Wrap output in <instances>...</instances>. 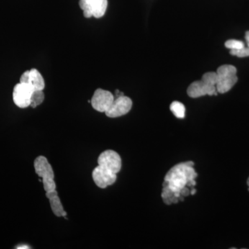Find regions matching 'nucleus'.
<instances>
[{
	"label": "nucleus",
	"mask_w": 249,
	"mask_h": 249,
	"mask_svg": "<svg viewBox=\"0 0 249 249\" xmlns=\"http://www.w3.org/2000/svg\"><path fill=\"white\" fill-rule=\"evenodd\" d=\"M20 83H27L35 90H44L45 88V80L40 72L36 69H32L24 72L21 76Z\"/></svg>",
	"instance_id": "9d476101"
},
{
	"label": "nucleus",
	"mask_w": 249,
	"mask_h": 249,
	"mask_svg": "<svg viewBox=\"0 0 249 249\" xmlns=\"http://www.w3.org/2000/svg\"><path fill=\"white\" fill-rule=\"evenodd\" d=\"M196 193V189H193L191 191V195H195Z\"/></svg>",
	"instance_id": "aec40b11"
},
{
	"label": "nucleus",
	"mask_w": 249,
	"mask_h": 249,
	"mask_svg": "<svg viewBox=\"0 0 249 249\" xmlns=\"http://www.w3.org/2000/svg\"><path fill=\"white\" fill-rule=\"evenodd\" d=\"M45 100V93L43 90H35L31 96V107L36 108L40 106L41 103Z\"/></svg>",
	"instance_id": "2eb2a0df"
},
{
	"label": "nucleus",
	"mask_w": 249,
	"mask_h": 249,
	"mask_svg": "<svg viewBox=\"0 0 249 249\" xmlns=\"http://www.w3.org/2000/svg\"><path fill=\"white\" fill-rule=\"evenodd\" d=\"M170 110L173 113L174 115L178 119H183L185 117L186 108L182 103L175 101L170 105Z\"/></svg>",
	"instance_id": "4468645a"
},
{
	"label": "nucleus",
	"mask_w": 249,
	"mask_h": 249,
	"mask_svg": "<svg viewBox=\"0 0 249 249\" xmlns=\"http://www.w3.org/2000/svg\"></svg>",
	"instance_id": "4be33fe9"
},
{
	"label": "nucleus",
	"mask_w": 249,
	"mask_h": 249,
	"mask_svg": "<svg viewBox=\"0 0 249 249\" xmlns=\"http://www.w3.org/2000/svg\"><path fill=\"white\" fill-rule=\"evenodd\" d=\"M225 47L227 48L234 50V49H238L245 47V43L242 41L237 40H229L225 42Z\"/></svg>",
	"instance_id": "dca6fc26"
},
{
	"label": "nucleus",
	"mask_w": 249,
	"mask_h": 249,
	"mask_svg": "<svg viewBox=\"0 0 249 249\" xmlns=\"http://www.w3.org/2000/svg\"><path fill=\"white\" fill-rule=\"evenodd\" d=\"M18 249H29V247L28 246H20V247H17Z\"/></svg>",
	"instance_id": "6ab92c4d"
},
{
	"label": "nucleus",
	"mask_w": 249,
	"mask_h": 249,
	"mask_svg": "<svg viewBox=\"0 0 249 249\" xmlns=\"http://www.w3.org/2000/svg\"><path fill=\"white\" fill-rule=\"evenodd\" d=\"M245 39L247 40V46H248L249 48V31L246 32Z\"/></svg>",
	"instance_id": "a211bd4d"
},
{
	"label": "nucleus",
	"mask_w": 249,
	"mask_h": 249,
	"mask_svg": "<svg viewBox=\"0 0 249 249\" xmlns=\"http://www.w3.org/2000/svg\"><path fill=\"white\" fill-rule=\"evenodd\" d=\"M217 73L208 72L203 75L201 80L192 83L188 89L187 93L191 98H196L209 95H217L216 84H217Z\"/></svg>",
	"instance_id": "f03ea898"
},
{
	"label": "nucleus",
	"mask_w": 249,
	"mask_h": 249,
	"mask_svg": "<svg viewBox=\"0 0 249 249\" xmlns=\"http://www.w3.org/2000/svg\"><path fill=\"white\" fill-rule=\"evenodd\" d=\"M34 168L36 174L42 178V181L45 191L50 192L55 190L56 185L54 181L53 168L47 159L43 156L37 157L34 161Z\"/></svg>",
	"instance_id": "20e7f679"
},
{
	"label": "nucleus",
	"mask_w": 249,
	"mask_h": 249,
	"mask_svg": "<svg viewBox=\"0 0 249 249\" xmlns=\"http://www.w3.org/2000/svg\"><path fill=\"white\" fill-rule=\"evenodd\" d=\"M34 90L27 83H18L15 86L13 92L14 103L19 108H27L31 105V96Z\"/></svg>",
	"instance_id": "423d86ee"
},
{
	"label": "nucleus",
	"mask_w": 249,
	"mask_h": 249,
	"mask_svg": "<svg viewBox=\"0 0 249 249\" xmlns=\"http://www.w3.org/2000/svg\"><path fill=\"white\" fill-rule=\"evenodd\" d=\"M230 53L232 55H235L240 58L249 56V48L245 47L238 49H234V50H231Z\"/></svg>",
	"instance_id": "f3484780"
},
{
	"label": "nucleus",
	"mask_w": 249,
	"mask_h": 249,
	"mask_svg": "<svg viewBox=\"0 0 249 249\" xmlns=\"http://www.w3.org/2000/svg\"><path fill=\"white\" fill-rule=\"evenodd\" d=\"M247 184H248V186L249 187V178H248V180H247Z\"/></svg>",
	"instance_id": "412c9836"
},
{
	"label": "nucleus",
	"mask_w": 249,
	"mask_h": 249,
	"mask_svg": "<svg viewBox=\"0 0 249 249\" xmlns=\"http://www.w3.org/2000/svg\"><path fill=\"white\" fill-rule=\"evenodd\" d=\"M46 196L49 199L52 211L55 215H56L57 217H65L67 215V212L64 211L63 206H62L56 190L46 192Z\"/></svg>",
	"instance_id": "9b49d317"
},
{
	"label": "nucleus",
	"mask_w": 249,
	"mask_h": 249,
	"mask_svg": "<svg viewBox=\"0 0 249 249\" xmlns=\"http://www.w3.org/2000/svg\"><path fill=\"white\" fill-rule=\"evenodd\" d=\"M114 101V96L110 91L98 89L93 93L91 103L95 110L106 113Z\"/></svg>",
	"instance_id": "0eeeda50"
},
{
	"label": "nucleus",
	"mask_w": 249,
	"mask_h": 249,
	"mask_svg": "<svg viewBox=\"0 0 249 249\" xmlns=\"http://www.w3.org/2000/svg\"><path fill=\"white\" fill-rule=\"evenodd\" d=\"M216 89L218 93H224L230 91L237 82V70L230 65H224L217 69Z\"/></svg>",
	"instance_id": "7ed1b4c3"
},
{
	"label": "nucleus",
	"mask_w": 249,
	"mask_h": 249,
	"mask_svg": "<svg viewBox=\"0 0 249 249\" xmlns=\"http://www.w3.org/2000/svg\"><path fill=\"white\" fill-rule=\"evenodd\" d=\"M92 178L96 186L101 188H106L115 183L116 174L112 173L98 165L93 170Z\"/></svg>",
	"instance_id": "1a4fd4ad"
},
{
	"label": "nucleus",
	"mask_w": 249,
	"mask_h": 249,
	"mask_svg": "<svg viewBox=\"0 0 249 249\" xmlns=\"http://www.w3.org/2000/svg\"><path fill=\"white\" fill-rule=\"evenodd\" d=\"M132 107V101L127 96H119L114 99L110 107L106 111V116L109 118L120 117L125 115Z\"/></svg>",
	"instance_id": "6e6552de"
},
{
	"label": "nucleus",
	"mask_w": 249,
	"mask_h": 249,
	"mask_svg": "<svg viewBox=\"0 0 249 249\" xmlns=\"http://www.w3.org/2000/svg\"><path fill=\"white\" fill-rule=\"evenodd\" d=\"M121 163V158L119 154L110 150L102 152L98 159V165L114 174L120 171L122 165Z\"/></svg>",
	"instance_id": "39448f33"
},
{
	"label": "nucleus",
	"mask_w": 249,
	"mask_h": 249,
	"mask_svg": "<svg viewBox=\"0 0 249 249\" xmlns=\"http://www.w3.org/2000/svg\"><path fill=\"white\" fill-rule=\"evenodd\" d=\"M108 5L107 0H98L93 12V17L102 18L106 14Z\"/></svg>",
	"instance_id": "ddd939ff"
},
{
	"label": "nucleus",
	"mask_w": 249,
	"mask_h": 249,
	"mask_svg": "<svg viewBox=\"0 0 249 249\" xmlns=\"http://www.w3.org/2000/svg\"><path fill=\"white\" fill-rule=\"evenodd\" d=\"M98 0H80V9L83 11V15L86 18L93 17V10Z\"/></svg>",
	"instance_id": "f8f14e48"
},
{
	"label": "nucleus",
	"mask_w": 249,
	"mask_h": 249,
	"mask_svg": "<svg viewBox=\"0 0 249 249\" xmlns=\"http://www.w3.org/2000/svg\"><path fill=\"white\" fill-rule=\"evenodd\" d=\"M194 163L185 162L175 165L165 175L163 188H168L180 200L181 191L185 187L193 188L196 185L197 173L193 168Z\"/></svg>",
	"instance_id": "f257e3e1"
}]
</instances>
